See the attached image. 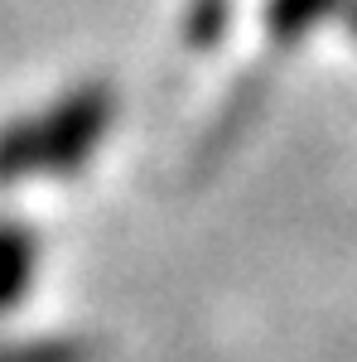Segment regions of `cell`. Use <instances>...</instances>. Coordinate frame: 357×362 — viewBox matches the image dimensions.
I'll return each mask as SVG.
<instances>
[{"label":"cell","mask_w":357,"mask_h":362,"mask_svg":"<svg viewBox=\"0 0 357 362\" xmlns=\"http://www.w3.org/2000/svg\"><path fill=\"white\" fill-rule=\"evenodd\" d=\"M111 116H116V92L107 83H83L63 92L49 112L39 116V136H44V174L73 179L83 174L92 150L107 140Z\"/></svg>","instance_id":"1"},{"label":"cell","mask_w":357,"mask_h":362,"mask_svg":"<svg viewBox=\"0 0 357 362\" xmlns=\"http://www.w3.org/2000/svg\"><path fill=\"white\" fill-rule=\"evenodd\" d=\"M227 29H232V0H189V15H184L189 49H213Z\"/></svg>","instance_id":"6"},{"label":"cell","mask_w":357,"mask_h":362,"mask_svg":"<svg viewBox=\"0 0 357 362\" xmlns=\"http://www.w3.org/2000/svg\"><path fill=\"white\" fill-rule=\"evenodd\" d=\"M261 102H266V78L261 73H247L242 83L232 87V97L222 102L218 121H213V131H208V145H203V165L213 160V155H227L237 140H242V131H247L251 121H256V112H261Z\"/></svg>","instance_id":"3"},{"label":"cell","mask_w":357,"mask_h":362,"mask_svg":"<svg viewBox=\"0 0 357 362\" xmlns=\"http://www.w3.org/2000/svg\"><path fill=\"white\" fill-rule=\"evenodd\" d=\"M0 362H10V348H0Z\"/></svg>","instance_id":"9"},{"label":"cell","mask_w":357,"mask_h":362,"mask_svg":"<svg viewBox=\"0 0 357 362\" xmlns=\"http://www.w3.org/2000/svg\"><path fill=\"white\" fill-rule=\"evenodd\" d=\"M348 0H266V34L275 49L300 44L314 25H324L329 15H343Z\"/></svg>","instance_id":"5"},{"label":"cell","mask_w":357,"mask_h":362,"mask_svg":"<svg viewBox=\"0 0 357 362\" xmlns=\"http://www.w3.org/2000/svg\"><path fill=\"white\" fill-rule=\"evenodd\" d=\"M34 266H39V237H34V227L15 223V218H0V314L15 309L29 295Z\"/></svg>","instance_id":"2"},{"label":"cell","mask_w":357,"mask_h":362,"mask_svg":"<svg viewBox=\"0 0 357 362\" xmlns=\"http://www.w3.org/2000/svg\"><path fill=\"white\" fill-rule=\"evenodd\" d=\"M44 174V136L39 116H15L0 126V189Z\"/></svg>","instance_id":"4"},{"label":"cell","mask_w":357,"mask_h":362,"mask_svg":"<svg viewBox=\"0 0 357 362\" xmlns=\"http://www.w3.org/2000/svg\"><path fill=\"white\" fill-rule=\"evenodd\" d=\"M343 20H348V29H353V39H357V0H348V10H343Z\"/></svg>","instance_id":"8"},{"label":"cell","mask_w":357,"mask_h":362,"mask_svg":"<svg viewBox=\"0 0 357 362\" xmlns=\"http://www.w3.org/2000/svg\"><path fill=\"white\" fill-rule=\"evenodd\" d=\"M10 362H97V343L78 334L34 338L25 348H10Z\"/></svg>","instance_id":"7"}]
</instances>
